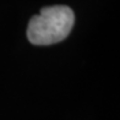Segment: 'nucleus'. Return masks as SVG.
I'll return each mask as SVG.
<instances>
[{"label": "nucleus", "mask_w": 120, "mask_h": 120, "mask_svg": "<svg viewBox=\"0 0 120 120\" xmlns=\"http://www.w3.org/2000/svg\"><path fill=\"white\" fill-rule=\"evenodd\" d=\"M75 22L72 10L65 5L47 6L31 19L27 37L32 44L49 45L66 38Z\"/></svg>", "instance_id": "obj_1"}]
</instances>
